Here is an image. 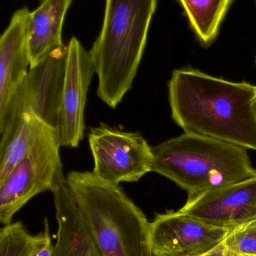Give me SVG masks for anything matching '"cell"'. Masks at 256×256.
Instances as JSON below:
<instances>
[{"mask_svg": "<svg viewBox=\"0 0 256 256\" xmlns=\"http://www.w3.org/2000/svg\"><path fill=\"white\" fill-rule=\"evenodd\" d=\"M30 10L15 12L0 38V114L28 73V25Z\"/></svg>", "mask_w": 256, "mask_h": 256, "instance_id": "cell-11", "label": "cell"}, {"mask_svg": "<svg viewBox=\"0 0 256 256\" xmlns=\"http://www.w3.org/2000/svg\"><path fill=\"white\" fill-rule=\"evenodd\" d=\"M180 212L231 230L256 218V176L188 196Z\"/></svg>", "mask_w": 256, "mask_h": 256, "instance_id": "cell-10", "label": "cell"}, {"mask_svg": "<svg viewBox=\"0 0 256 256\" xmlns=\"http://www.w3.org/2000/svg\"><path fill=\"white\" fill-rule=\"evenodd\" d=\"M43 226L42 240L33 256H54V246L53 245L50 234L49 222L46 218L44 220Z\"/></svg>", "mask_w": 256, "mask_h": 256, "instance_id": "cell-18", "label": "cell"}, {"mask_svg": "<svg viewBox=\"0 0 256 256\" xmlns=\"http://www.w3.org/2000/svg\"><path fill=\"white\" fill-rule=\"evenodd\" d=\"M66 58L67 46L63 45L30 68L6 110L0 114V132L24 112L33 114L47 126L58 130Z\"/></svg>", "mask_w": 256, "mask_h": 256, "instance_id": "cell-6", "label": "cell"}, {"mask_svg": "<svg viewBox=\"0 0 256 256\" xmlns=\"http://www.w3.org/2000/svg\"><path fill=\"white\" fill-rule=\"evenodd\" d=\"M94 161L93 172L111 183L138 182L152 172L151 146L139 132H125L100 124L88 134Z\"/></svg>", "mask_w": 256, "mask_h": 256, "instance_id": "cell-7", "label": "cell"}, {"mask_svg": "<svg viewBox=\"0 0 256 256\" xmlns=\"http://www.w3.org/2000/svg\"><path fill=\"white\" fill-rule=\"evenodd\" d=\"M252 106H253L254 110L256 114V93L255 96H254L253 100H252Z\"/></svg>", "mask_w": 256, "mask_h": 256, "instance_id": "cell-20", "label": "cell"}, {"mask_svg": "<svg viewBox=\"0 0 256 256\" xmlns=\"http://www.w3.org/2000/svg\"><path fill=\"white\" fill-rule=\"evenodd\" d=\"M72 0H39V6L30 12L28 49L30 68L36 66L51 50L63 46L62 31Z\"/></svg>", "mask_w": 256, "mask_h": 256, "instance_id": "cell-13", "label": "cell"}, {"mask_svg": "<svg viewBox=\"0 0 256 256\" xmlns=\"http://www.w3.org/2000/svg\"><path fill=\"white\" fill-rule=\"evenodd\" d=\"M152 172L187 192L188 196L256 176L247 148L184 132L152 147Z\"/></svg>", "mask_w": 256, "mask_h": 256, "instance_id": "cell-4", "label": "cell"}, {"mask_svg": "<svg viewBox=\"0 0 256 256\" xmlns=\"http://www.w3.org/2000/svg\"><path fill=\"white\" fill-rule=\"evenodd\" d=\"M228 231L180 210H168L150 222L152 252L154 256H200L223 242Z\"/></svg>", "mask_w": 256, "mask_h": 256, "instance_id": "cell-8", "label": "cell"}, {"mask_svg": "<svg viewBox=\"0 0 256 256\" xmlns=\"http://www.w3.org/2000/svg\"><path fill=\"white\" fill-rule=\"evenodd\" d=\"M223 242L226 256H256V218L229 230Z\"/></svg>", "mask_w": 256, "mask_h": 256, "instance_id": "cell-17", "label": "cell"}, {"mask_svg": "<svg viewBox=\"0 0 256 256\" xmlns=\"http://www.w3.org/2000/svg\"><path fill=\"white\" fill-rule=\"evenodd\" d=\"M42 232L33 236L21 222L0 230V256H33L42 240Z\"/></svg>", "mask_w": 256, "mask_h": 256, "instance_id": "cell-16", "label": "cell"}, {"mask_svg": "<svg viewBox=\"0 0 256 256\" xmlns=\"http://www.w3.org/2000/svg\"><path fill=\"white\" fill-rule=\"evenodd\" d=\"M95 73L94 63L90 51L84 49L76 38H72L67 45L57 130L61 147H78L84 138L87 93Z\"/></svg>", "mask_w": 256, "mask_h": 256, "instance_id": "cell-9", "label": "cell"}, {"mask_svg": "<svg viewBox=\"0 0 256 256\" xmlns=\"http://www.w3.org/2000/svg\"><path fill=\"white\" fill-rule=\"evenodd\" d=\"M256 86L176 69L168 82L171 117L184 132L256 150Z\"/></svg>", "mask_w": 256, "mask_h": 256, "instance_id": "cell-1", "label": "cell"}, {"mask_svg": "<svg viewBox=\"0 0 256 256\" xmlns=\"http://www.w3.org/2000/svg\"><path fill=\"white\" fill-rule=\"evenodd\" d=\"M158 0H105L102 30L90 50L97 96L116 109L132 87Z\"/></svg>", "mask_w": 256, "mask_h": 256, "instance_id": "cell-2", "label": "cell"}, {"mask_svg": "<svg viewBox=\"0 0 256 256\" xmlns=\"http://www.w3.org/2000/svg\"><path fill=\"white\" fill-rule=\"evenodd\" d=\"M200 256H226V249H225L224 242L212 249L209 252Z\"/></svg>", "mask_w": 256, "mask_h": 256, "instance_id": "cell-19", "label": "cell"}, {"mask_svg": "<svg viewBox=\"0 0 256 256\" xmlns=\"http://www.w3.org/2000/svg\"><path fill=\"white\" fill-rule=\"evenodd\" d=\"M255 3H256V0H255Z\"/></svg>", "mask_w": 256, "mask_h": 256, "instance_id": "cell-21", "label": "cell"}, {"mask_svg": "<svg viewBox=\"0 0 256 256\" xmlns=\"http://www.w3.org/2000/svg\"><path fill=\"white\" fill-rule=\"evenodd\" d=\"M45 123L36 116L24 112L1 132L0 183L27 154L42 131Z\"/></svg>", "mask_w": 256, "mask_h": 256, "instance_id": "cell-14", "label": "cell"}, {"mask_svg": "<svg viewBox=\"0 0 256 256\" xmlns=\"http://www.w3.org/2000/svg\"><path fill=\"white\" fill-rule=\"evenodd\" d=\"M68 184L102 256H154L150 222L120 184L69 172Z\"/></svg>", "mask_w": 256, "mask_h": 256, "instance_id": "cell-3", "label": "cell"}, {"mask_svg": "<svg viewBox=\"0 0 256 256\" xmlns=\"http://www.w3.org/2000/svg\"><path fill=\"white\" fill-rule=\"evenodd\" d=\"M191 30L202 46L216 40L221 25L234 0H177Z\"/></svg>", "mask_w": 256, "mask_h": 256, "instance_id": "cell-15", "label": "cell"}, {"mask_svg": "<svg viewBox=\"0 0 256 256\" xmlns=\"http://www.w3.org/2000/svg\"><path fill=\"white\" fill-rule=\"evenodd\" d=\"M51 192L57 222L54 256H102L66 177Z\"/></svg>", "mask_w": 256, "mask_h": 256, "instance_id": "cell-12", "label": "cell"}, {"mask_svg": "<svg viewBox=\"0 0 256 256\" xmlns=\"http://www.w3.org/2000/svg\"><path fill=\"white\" fill-rule=\"evenodd\" d=\"M58 131L44 124L34 144L0 183V222L12 224L14 216L33 197L52 191L64 178Z\"/></svg>", "mask_w": 256, "mask_h": 256, "instance_id": "cell-5", "label": "cell"}]
</instances>
